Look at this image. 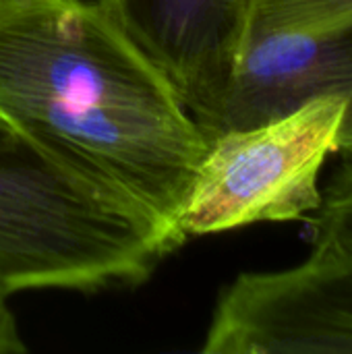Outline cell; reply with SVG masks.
<instances>
[{
  "instance_id": "1",
  "label": "cell",
  "mask_w": 352,
  "mask_h": 354,
  "mask_svg": "<svg viewBox=\"0 0 352 354\" xmlns=\"http://www.w3.org/2000/svg\"><path fill=\"white\" fill-rule=\"evenodd\" d=\"M0 116L187 241L178 220L210 143L104 0H48L0 27Z\"/></svg>"
},
{
  "instance_id": "2",
  "label": "cell",
  "mask_w": 352,
  "mask_h": 354,
  "mask_svg": "<svg viewBox=\"0 0 352 354\" xmlns=\"http://www.w3.org/2000/svg\"><path fill=\"white\" fill-rule=\"evenodd\" d=\"M180 245L0 116V301L139 286Z\"/></svg>"
},
{
  "instance_id": "3",
  "label": "cell",
  "mask_w": 352,
  "mask_h": 354,
  "mask_svg": "<svg viewBox=\"0 0 352 354\" xmlns=\"http://www.w3.org/2000/svg\"><path fill=\"white\" fill-rule=\"evenodd\" d=\"M346 100L322 95L274 120L210 141L183 207L185 239L313 214L319 174L340 151Z\"/></svg>"
},
{
  "instance_id": "4",
  "label": "cell",
  "mask_w": 352,
  "mask_h": 354,
  "mask_svg": "<svg viewBox=\"0 0 352 354\" xmlns=\"http://www.w3.org/2000/svg\"><path fill=\"white\" fill-rule=\"evenodd\" d=\"M205 354H352V245L322 241L297 266L239 274L220 295Z\"/></svg>"
},
{
  "instance_id": "5",
  "label": "cell",
  "mask_w": 352,
  "mask_h": 354,
  "mask_svg": "<svg viewBox=\"0 0 352 354\" xmlns=\"http://www.w3.org/2000/svg\"><path fill=\"white\" fill-rule=\"evenodd\" d=\"M322 95L349 104L338 153L352 158V23L319 31H247L226 66L185 106L210 143Z\"/></svg>"
},
{
  "instance_id": "6",
  "label": "cell",
  "mask_w": 352,
  "mask_h": 354,
  "mask_svg": "<svg viewBox=\"0 0 352 354\" xmlns=\"http://www.w3.org/2000/svg\"><path fill=\"white\" fill-rule=\"evenodd\" d=\"M187 104L234 54L249 0H104Z\"/></svg>"
},
{
  "instance_id": "7",
  "label": "cell",
  "mask_w": 352,
  "mask_h": 354,
  "mask_svg": "<svg viewBox=\"0 0 352 354\" xmlns=\"http://www.w3.org/2000/svg\"><path fill=\"white\" fill-rule=\"evenodd\" d=\"M352 23V0H249L247 31H319Z\"/></svg>"
},
{
  "instance_id": "8",
  "label": "cell",
  "mask_w": 352,
  "mask_h": 354,
  "mask_svg": "<svg viewBox=\"0 0 352 354\" xmlns=\"http://www.w3.org/2000/svg\"><path fill=\"white\" fill-rule=\"evenodd\" d=\"M305 222L311 245L322 241L352 245V158H344L332 174L319 207Z\"/></svg>"
},
{
  "instance_id": "9",
  "label": "cell",
  "mask_w": 352,
  "mask_h": 354,
  "mask_svg": "<svg viewBox=\"0 0 352 354\" xmlns=\"http://www.w3.org/2000/svg\"><path fill=\"white\" fill-rule=\"evenodd\" d=\"M25 353V344L8 301H0V354Z\"/></svg>"
},
{
  "instance_id": "10",
  "label": "cell",
  "mask_w": 352,
  "mask_h": 354,
  "mask_svg": "<svg viewBox=\"0 0 352 354\" xmlns=\"http://www.w3.org/2000/svg\"><path fill=\"white\" fill-rule=\"evenodd\" d=\"M48 0H0V27Z\"/></svg>"
}]
</instances>
